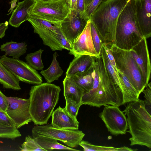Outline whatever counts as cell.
I'll list each match as a JSON object with an SVG mask.
<instances>
[{"instance_id": "6da1fadb", "label": "cell", "mask_w": 151, "mask_h": 151, "mask_svg": "<svg viewBox=\"0 0 151 151\" xmlns=\"http://www.w3.org/2000/svg\"><path fill=\"white\" fill-rule=\"evenodd\" d=\"M60 91L59 86L47 82L31 87L29 112L35 125L47 124L58 103Z\"/></svg>"}, {"instance_id": "7a4b0ae2", "label": "cell", "mask_w": 151, "mask_h": 151, "mask_svg": "<svg viewBox=\"0 0 151 151\" xmlns=\"http://www.w3.org/2000/svg\"><path fill=\"white\" fill-rule=\"evenodd\" d=\"M130 0L103 1L90 17L103 43L109 47L114 44L118 19Z\"/></svg>"}, {"instance_id": "3957f363", "label": "cell", "mask_w": 151, "mask_h": 151, "mask_svg": "<svg viewBox=\"0 0 151 151\" xmlns=\"http://www.w3.org/2000/svg\"><path fill=\"white\" fill-rule=\"evenodd\" d=\"M123 112L127 116L131 135L130 145H138L151 148V115L145 109L144 100L139 99L128 103Z\"/></svg>"}, {"instance_id": "277c9868", "label": "cell", "mask_w": 151, "mask_h": 151, "mask_svg": "<svg viewBox=\"0 0 151 151\" xmlns=\"http://www.w3.org/2000/svg\"><path fill=\"white\" fill-rule=\"evenodd\" d=\"M94 58L99 77V85L84 104L96 107L107 105L119 107L123 105L122 91L111 80L101 56Z\"/></svg>"}, {"instance_id": "5b68a950", "label": "cell", "mask_w": 151, "mask_h": 151, "mask_svg": "<svg viewBox=\"0 0 151 151\" xmlns=\"http://www.w3.org/2000/svg\"><path fill=\"white\" fill-rule=\"evenodd\" d=\"M135 12V0H130L119 16L114 44L120 49L130 50L144 37L137 27Z\"/></svg>"}, {"instance_id": "8992f818", "label": "cell", "mask_w": 151, "mask_h": 151, "mask_svg": "<svg viewBox=\"0 0 151 151\" xmlns=\"http://www.w3.org/2000/svg\"><path fill=\"white\" fill-rule=\"evenodd\" d=\"M110 48L117 69L124 73L139 95L146 86L140 69L130 50L120 49L114 44Z\"/></svg>"}, {"instance_id": "52a82bcc", "label": "cell", "mask_w": 151, "mask_h": 151, "mask_svg": "<svg viewBox=\"0 0 151 151\" xmlns=\"http://www.w3.org/2000/svg\"><path fill=\"white\" fill-rule=\"evenodd\" d=\"M70 8L65 0L36 2L29 16L50 22L60 28L61 22L67 16Z\"/></svg>"}, {"instance_id": "ba28073f", "label": "cell", "mask_w": 151, "mask_h": 151, "mask_svg": "<svg viewBox=\"0 0 151 151\" xmlns=\"http://www.w3.org/2000/svg\"><path fill=\"white\" fill-rule=\"evenodd\" d=\"M32 132L33 138L43 136L53 138L73 148L79 145L85 135L78 129L58 128L53 127L51 124L34 126Z\"/></svg>"}, {"instance_id": "9c48e42d", "label": "cell", "mask_w": 151, "mask_h": 151, "mask_svg": "<svg viewBox=\"0 0 151 151\" xmlns=\"http://www.w3.org/2000/svg\"><path fill=\"white\" fill-rule=\"evenodd\" d=\"M32 24L34 32L38 34L43 44L53 51H61L62 40L65 38L60 28L47 21L29 17L28 20Z\"/></svg>"}, {"instance_id": "30bf717a", "label": "cell", "mask_w": 151, "mask_h": 151, "mask_svg": "<svg viewBox=\"0 0 151 151\" xmlns=\"http://www.w3.org/2000/svg\"><path fill=\"white\" fill-rule=\"evenodd\" d=\"M0 60L3 65L20 81L36 85L42 83L41 76L27 63L5 55L1 56Z\"/></svg>"}, {"instance_id": "8fae6325", "label": "cell", "mask_w": 151, "mask_h": 151, "mask_svg": "<svg viewBox=\"0 0 151 151\" xmlns=\"http://www.w3.org/2000/svg\"><path fill=\"white\" fill-rule=\"evenodd\" d=\"M104 106L99 116L104 123L108 131L115 136L126 134L128 128L125 114L118 106L108 105Z\"/></svg>"}, {"instance_id": "7c38bea8", "label": "cell", "mask_w": 151, "mask_h": 151, "mask_svg": "<svg viewBox=\"0 0 151 151\" xmlns=\"http://www.w3.org/2000/svg\"><path fill=\"white\" fill-rule=\"evenodd\" d=\"M9 105L6 113L18 129L32 121L29 112V99L7 97Z\"/></svg>"}, {"instance_id": "4fadbf2b", "label": "cell", "mask_w": 151, "mask_h": 151, "mask_svg": "<svg viewBox=\"0 0 151 151\" xmlns=\"http://www.w3.org/2000/svg\"><path fill=\"white\" fill-rule=\"evenodd\" d=\"M88 20L76 10L70 9L67 15L61 22L60 28L71 45L83 32Z\"/></svg>"}, {"instance_id": "5bb4252c", "label": "cell", "mask_w": 151, "mask_h": 151, "mask_svg": "<svg viewBox=\"0 0 151 151\" xmlns=\"http://www.w3.org/2000/svg\"><path fill=\"white\" fill-rule=\"evenodd\" d=\"M130 50L140 69L146 87L150 79L151 71L147 39L143 37L139 43Z\"/></svg>"}, {"instance_id": "9a60e30c", "label": "cell", "mask_w": 151, "mask_h": 151, "mask_svg": "<svg viewBox=\"0 0 151 151\" xmlns=\"http://www.w3.org/2000/svg\"><path fill=\"white\" fill-rule=\"evenodd\" d=\"M90 21L89 20L82 33L75 39L71 45L69 53L74 57L86 55L94 57L100 55L96 53L93 44L91 32Z\"/></svg>"}, {"instance_id": "2e32d148", "label": "cell", "mask_w": 151, "mask_h": 151, "mask_svg": "<svg viewBox=\"0 0 151 151\" xmlns=\"http://www.w3.org/2000/svg\"><path fill=\"white\" fill-rule=\"evenodd\" d=\"M135 16L139 31L146 39L151 36V0H135Z\"/></svg>"}, {"instance_id": "e0dca14e", "label": "cell", "mask_w": 151, "mask_h": 151, "mask_svg": "<svg viewBox=\"0 0 151 151\" xmlns=\"http://www.w3.org/2000/svg\"><path fill=\"white\" fill-rule=\"evenodd\" d=\"M36 2L35 0H24L18 2L16 9L12 12L9 24L17 28L23 22L28 20L30 12Z\"/></svg>"}, {"instance_id": "ac0fdd59", "label": "cell", "mask_w": 151, "mask_h": 151, "mask_svg": "<svg viewBox=\"0 0 151 151\" xmlns=\"http://www.w3.org/2000/svg\"><path fill=\"white\" fill-rule=\"evenodd\" d=\"M51 124L61 129H78L79 122L70 115L64 108L59 106L52 114Z\"/></svg>"}, {"instance_id": "d6986e66", "label": "cell", "mask_w": 151, "mask_h": 151, "mask_svg": "<svg viewBox=\"0 0 151 151\" xmlns=\"http://www.w3.org/2000/svg\"><path fill=\"white\" fill-rule=\"evenodd\" d=\"M94 63V57L86 55H78L70 63L66 76L85 72L93 67Z\"/></svg>"}, {"instance_id": "ffe728a7", "label": "cell", "mask_w": 151, "mask_h": 151, "mask_svg": "<svg viewBox=\"0 0 151 151\" xmlns=\"http://www.w3.org/2000/svg\"><path fill=\"white\" fill-rule=\"evenodd\" d=\"M21 136L13 121L0 107V138L14 140Z\"/></svg>"}, {"instance_id": "44dd1931", "label": "cell", "mask_w": 151, "mask_h": 151, "mask_svg": "<svg viewBox=\"0 0 151 151\" xmlns=\"http://www.w3.org/2000/svg\"><path fill=\"white\" fill-rule=\"evenodd\" d=\"M63 94L65 99L75 101L80 107L84 94L83 90L69 76H66L63 81Z\"/></svg>"}, {"instance_id": "7402d4cb", "label": "cell", "mask_w": 151, "mask_h": 151, "mask_svg": "<svg viewBox=\"0 0 151 151\" xmlns=\"http://www.w3.org/2000/svg\"><path fill=\"white\" fill-rule=\"evenodd\" d=\"M27 45L25 42H17L11 41L7 42L1 45V51L5 52V55L11 56L14 59H19L25 54L27 50Z\"/></svg>"}, {"instance_id": "603a6c76", "label": "cell", "mask_w": 151, "mask_h": 151, "mask_svg": "<svg viewBox=\"0 0 151 151\" xmlns=\"http://www.w3.org/2000/svg\"><path fill=\"white\" fill-rule=\"evenodd\" d=\"M93 67L85 72L68 76L83 90L84 94L89 92L92 88L94 81Z\"/></svg>"}, {"instance_id": "cb8c5ba5", "label": "cell", "mask_w": 151, "mask_h": 151, "mask_svg": "<svg viewBox=\"0 0 151 151\" xmlns=\"http://www.w3.org/2000/svg\"><path fill=\"white\" fill-rule=\"evenodd\" d=\"M19 81L3 65L0 60V83L3 88L17 91L21 90Z\"/></svg>"}, {"instance_id": "d4e9b609", "label": "cell", "mask_w": 151, "mask_h": 151, "mask_svg": "<svg viewBox=\"0 0 151 151\" xmlns=\"http://www.w3.org/2000/svg\"><path fill=\"white\" fill-rule=\"evenodd\" d=\"M58 56L57 52H55L53 54L52 61L50 66L45 70H42L40 72L47 83H51L58 80L63 74V71L57 60Z\"/></svg>"}, {"instance_id": "484cf974", "label": "cell", "mask_w": 151, "mask_h": 151, "mask_svg": "<svg viewBox=\"0 0 151 151\" xmlns=\"http://www.w3.org/2000/svg\"><path fill=\"white\" fill-rule=\"evenodd\" d=\"M35 138L39 145L46 151H51L54 150L79 151L62 145L58 143L57 140L53 138L43 136Z\"/></svg>"}, {"instance_id": "4316f807", "label": "cell", "mask_w": 151, "mask_h": 151, "mask_svg": "<svg viewBox=\"0 0 151 151\" xmlns=\"http://www.w3.org/2000/svg\"><path fill=\"white\" fill-rule=\"evenodd\" d=\"M79 145L83 148V150L85 151H136L137 150V149H133L126 146L116 148L96 145L83 140L81 141Z\"/></svg>"}, {"instance_id": "83f0119b", "label": "cell", "mask_w": 151, "mask_h": 151, "mask_svg": "<svg viewBox=\"0 0 151 151\" xmlns=\"http://www.w3.org/2000/svg\"><path fill=\"white\" fill-rule=\"evenodd\" d=\"M43 51L40 49L34 52L28 54L25 58L27 63L35 70H42L44 68L41 58Z\"/></svg>"}, {"instance_id": "f1b7e54d", "label": "cell", "mask_w": 151, "mask_h": 151, "mask_svg": "<svg viewBox=\"0 0 151 151\" xmlns=\"http://www.w3.org/2000/svg\"><path fill=\"white\" fill-rule=\"evenodd\" d=\"M19 148L23 151H46L39 145L35 138L29 135L25 137L24 142Z\"/></svg>"}, {"instance_id": "f546056e", "label": "cell", "mask_w": 151, "mask_h": 151, "mask_svg": "<svg viewBox=\"0 0 151 151\" xmlns=\"http://www.w3.org/2000/svg\"><path fill=\"white\" fill-rule=\"evenodd\" d=\"M90 27L91 38L96 53L98 55H100L103 43L97 31L91 22Z\"/></svg>"}, {"instance_id": "4dcf8cb0", "label": "cell", "mask_w": 151, "mask_h": 151, "mask_svg": "<svg viewBox=\"0 0 151 151\" xmlns=\"http://www.w3.org/2000/svg\"><path fill=\"white\" fill-rule=\"evenodd\" d=\"M66 105L64 108L68 113L76 119L80 106L76 102L70 99H65Z\"/></svg>"}, {"instance_id": "1f68e13d", "label": "cell", "mask_w": 151, "mask_h": 151, "mask_svg": "<svg viewBox=\"0 0 151 151\" xmlns=\"http://www.w3.org/2000/svg\"><path fill=\"white\" fill-rule=\"evenodd\" d=\"M104 0H92L86 9L83 14L84 17L88 20L89 19L94 11Z\"/></svg>"}, {"instance_id": "d6a6232c", "label": "cell", "mask_w": 151, "mask_h": 151, "mask_svg": "<svg viewBox=\"0 0 151 151\" xmlns=\"http://www.w3.org/2000/svg\"><path fill=\"white\" fill-rule=\"evenodd\" d=\"M145 89L142 92L144 94V97L145 100H144L145 109L148 113L151 115V83H148Z\"/></svg>"}, {"instance_id": "836d02e7", "label": "cell", "mask_w": 151, "mask_h": 151, "mask_svg": "<svg viewBox=\"0 0 151 151\" xmlns=\"http://www.w3.org/2000/svg\"><path fill=\"white\" fill-rule=\"evenodd\" d=\"M103 46L105 49L107 56L110 64L114 69L117 71L115 59L112 54L110 47L107 46L105 43H103Z\"/></svg>"}, {"instance_id": "e575fe53", "label": "cell", "mask_w": 151, "mask_h": 151, "mask_svg": "<svg viewBox=\"0 0 151 151\" xmlns=\"http://www.w3.org/2000/svg\"><path fill=\"white\" fill-rule=\"evenodd\" d=\"M9 105L7 96H6L0 90V107L6 113Z\"/></svg>"}, {"instance_id": "d590c367", "label": "cell", "mask_w": 151, "mask_h": 151, "mask_svg": "<svg viewBox=\"0 0 151 151\" xmlns=\"http://www.w3.org/2000/svg\"><path fill=\"white\" fill-rule=\"evenodd\" d=\"M76 9L81 14L84 13L85 12L84 0H77Z\"/></svg>"}, {"instance_id": "8d00e7d4", "label": "cell", "mask_w": 151, "mask_h": 151, "mask_svg": "<svg viewBox=\"0 0 151 151\" xmlns=\"http://www.w3.org/2000/svg\"><path fill=\"white\" fill-rule=\"evenodd\" d=\"M9 22L6 21L0 23V39L2 38L5 35V32L8 28Z\"/></svg>"}, {"instance_id": "74e56055", "label": "cell", "mask_w": 151, "mask_h": 151, "mask_svg": "<svg viewBox=\"0 0 151 151\" xmlns=\"http://www.w3.org/2000/svg\"><path fill=\"white\" fill-rule=\"evenodd\" d=\"M18 0H12L11 1L10 3L11 6L10 8L8 11V12H9L8 15L11 14L13 11V9L17 6V2Z\"/></svg>"}, {"instance_id": "f35d334b", "label": "cell", "mask_w": 151, "mask_h": 151, "mask_svg": "<svg viewBox=\"0 0 151 151\" xmlns=\"http://www.w3.org/2000/svg\"><path fill=\"white\" fill-rule=\"evenodd\" d=\"M77 0H71L70 9L76 10V5Z\"/></svg>"}, {"instance_id": "ab89813d", "label": "cell", "mask_w": 151, "mask_h": 151, "mask_svg": "<svg viewBox=\"0 0 151 151\" xmlns=\"http://www.w3.org/2000/svg\"><path fill=\"white\" fill-rule=\"evenodd\" d=\"M66 3L69 6V7L70 5L71 0H65Z\"/></svg>"}, {"instance_id": "60d3db41", "label": "cell", "mask_w": 151, "mask_h": 151, "mask_svg": "<svg viewBox=\"0 0 151 151\" xmlns=\"http://www.w3.org/2000/svg\"><path fill=\"white\" fill-rule=\"evenodd\" d=\"M36 1H51L52 0H35Z\"/></svg>"}, {"instance_id": "b9f144b4", "label": "cell", "mask_w": 151, "mask_h": 151, "mask_svg": "<svg viewBox=\"0 0 151 151\" xmlns=\"http://www.w3.org/2000/svg\"><path fill=\"white\" fill-rule=\"evenodd\" d=\"M58 0H52V1H58Z\"/></svg>"}, {"instance_id": "7bdbcfd3", "label": "cell", "mask_w": 151, "mask_h": 151, "mask_svg": "<svg viewBox=\"0 0 151 151\" xmlns=\"http://www.w3.org/2000/svg\"><path fill=\"white\" fill-rule=\"evenodd\" d=\"M107 0H104V1H107Z\"/></svg>"}, {"instance_id": "ee69618b", "label": "cell", "mask_w": 151, "mask_h": 151, "mask_svg": "<svg viewBox=\"0 0 151 151\" xmlns=\"http://www.w3.org/2000/svg\"><path fill=\"white\" fill-rule=\"evenodd\" d=\"M11 1H12V0H10Z\"/></svg>"}]
</instances>
